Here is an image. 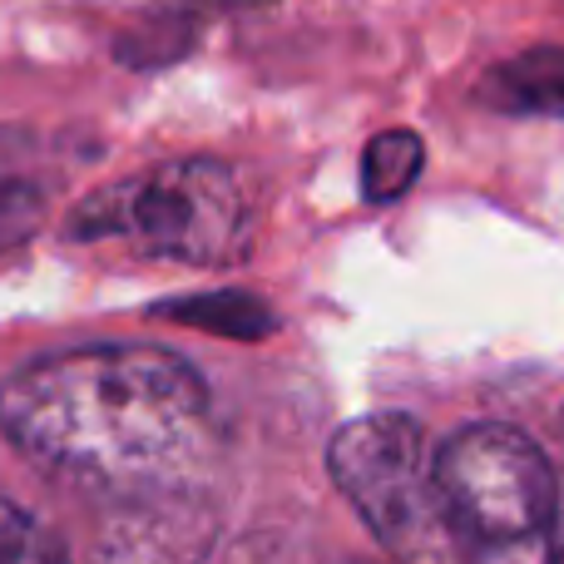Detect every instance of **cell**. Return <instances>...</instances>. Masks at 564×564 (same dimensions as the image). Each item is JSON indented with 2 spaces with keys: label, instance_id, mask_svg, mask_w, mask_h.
Instances as JSON below:
<instances>
[{
  "label": "cell",
  "instance_id": "9c48e42d",
  "mask_svg": "<svg viewBox=\"0 0 564 564\" xmlns=\"http://www.w3.org/2000/svg\"><path fill=\"white\" fill-rule=\"evenodd\" d=\"M0 564H75L69 545L0 490Z\"/></svg>",
  "mask_w": 564,
  "mask_h": 564
},
{
  "label": "cell",
  "instance_id": "52a82bcc",
  "mask_svg": "<svg viewBox=\"0 0 564 564\" xmlns=\"http://www.w3.org/2000/svg\"><path fill=\"white\" fill-rule=\"evenodd\" d=\"M476 99L496 115L564 119V45H535L490 65L476 85Z\"/></svg>",
  "mask_w": 564,
  "mask_h": 564
},
{
  "label": "cell",
  "instance_id": "3957f363",
  "mask_svg": "<svg viewBox=\"0 0 564 564\" xmlns=\"http://www.w3.org/2000/svg\"><path fill=\"white\" fill-rule=\"evenodd\" d=\"M75 243H124L184 268H234L253 248V198L224 159H169L89 194L69 214Z\"/></svg>",
  "mask_w": 564,
  "mask_h": 564
},
{
  "label": "cell",
  "instance_id": "7c38bea8",
  "mask_svg": "<svg viewBox=\"0 0 564 564\" xmlns=\"http://www.w3.org/2000/svg\"><path fill=\"white\" fill-rule=\"evenodd\" d=\"M560 436H564V411H560Z\"/></svg>",
  "mask_w": 564,
  "mask_h": 564
},
{
  "label": "cell",
  "instance_id": "8fae6325",
  "mask_svg": "<svg viewBox=\"0 0 564 564\" xmlns=\"http://www.w3.org/2000/svg\"><path fill=\"white\" fill-rule=\"evenodd\" d=\"M560 550H564V510H560Z\"/></svg>",
  "mask_w": 564,
  "mask_h": 564
},
{
  "label": "cell",
  "instance_id": "7a4b0ae2",
  "mask_svg": "<svg viewBox=\"0 0 564 564\" xmlns=\"http://www.w3.org/2000/svg\"><path fill=\"white\" fill-rule=\"evenodd\" d=\"M436 486L460 564H564L555 460L506 421L460 426L436 446Z\"/></svg>",
  "mask_w": 564,
  "mask_h": 564
},
{
  "label": "cell",
  "instance_id": "6da1fadb",
  "mask_svg": "<svg viewBox=\"0 0 564 564\" xmlns=\"http://www.w3.org/2000/svg\"><path fill=\"white\" fill-rule=\"evenodd\" d=\"M0 436L69 490L134 500L194 486L218 451L204 371L159 341L35 357L0 381Z\"/></svg>",
  "mask_w": 564,
  "mask_h": 564
},
{
  "label": "cell",
  "instance_id": "5b68a950",
  "mask_svg": "<svg viewBox=\"0 0 564 564\" xmlns=\"http://www.w3.org/2000/svg\"><path fill=\"white\" fill-rule=\"evenodd\" d=\"M218 540V510L198 486L115 500L89 564H204Z\"/></svg>",
  "mask_w": 564,
  "mask_h": 564
},
{
  "label": "cell",
  "instance_id": "277c9868",
  "mask_svg": "<svg viewBox=\"0 0 564 564\" xmlns=\"http://www.w3.org/2000/svg\"><path fill=\"white\" fill-rule=\"evenodd\" d=\"M327 466L347 506L401 564H460L436 486V446L401 411L357 416L332 436Z\"/></svg>",
  "mask_w": 564,
  "mask_h": 564
},
{
  "label": "cell",
  "instance_id": "30bf717a",
  "mask_svg": "<svg viewBox=\"0 0 564 564\" xmlns=\"http://www.w3.org/2000/svg\"><path fill=\"white\" fill-rule=\"evenodd\" d=\"M169 317L204 322V327H218L224 337H263L273 327V312L258 297H243V292H214V297L178 302V307H169Z\"/></svg>",
  "mask_w": 564,
  "mask_h": 564
},
{
  "label": "cell",
  "instance_id": "ba28073f",
  "mask_svg": "<svg viewBox=\"0 0 564 564\" xmlns=\"http://www.w3.org/2000/svg\"><path fill=\"white\" fill-rule=\"evenodd\" d=\"M426 169V144L411 129H381L361 154V194L367 204H397Z\"/></svg>",
  "mask_w": 564,
  "mask_h": 564
},
{
  "label": "cell",
  "instance_id": "8992f818",
  "mask_svg": "<svg viewBox=\"0 0 564 564\" xmlns=\"http://www.w3.org/2000/svg\"><path fill=\"white\" fill-rule=\"evenodd\" d=\"M50 198H55V169L45 139L0 124V258L25 248L45 228Z\"/></svg>",
  "mask_w": 564,
  "mask_h": 564
}]
</instances>
